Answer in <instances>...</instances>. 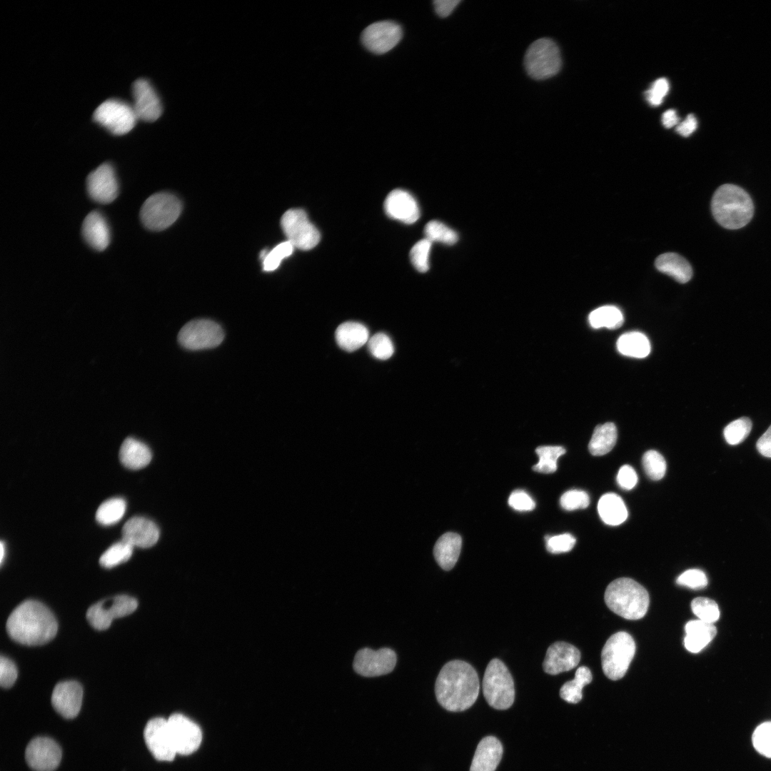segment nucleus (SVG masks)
<instances>
[{
	"label": "nucleus",
	"instance_id": "nucleus-1",
	"mask_svg": "<svg viewBox=\"0 0 771 771\" xmlns=\"http://www.w3.org/2000/svg\"><path fill=\"white\" fill-rule=\"evenodd\" d=\"M479 679L475 669L462 660L447 662L436 679L435 692L445 710L460 712L470 707L478 698Z\"/></svg>",
	"mask_w": 771,
	"mask_h": 771
},
{
	"label": "nucleus",
	"instance_id": "nucleus-2",
	"mask_svg": "<svg viewBox=\"0 0 771 771\" xmlns=\"http://www.w3.org/2000/svg\"><path fill=\"white\" fill-rule=\"evenodd\" d=\"M6 630L9 636L20 644L41 645L55 637L58 625L44 605L30 600L21 603L10 614Z\"/></svg>",
	"mask_w": 771,
	"mask_h": 771
},
{
	"label": "nucleus",
	"instance_id": "nucleus-3",
	"mask_svg": "<svg viewBox=\"0 0 771 771\" xmlns=\"http://www.w3.org/2000/svg\"><path fill=\"white\" fill-rule=\"evenodd\" d=\"M711 210L716 221L727 229H738L752 219L754 206L750 195L734 184L720 186L714 193Z\"/></svg>",
	"mask_w": 771,
	"mask_h": 771
},
{
	"label": "nucleus",
	"instance_id": "nucleus-4",
	"mask_svg": "<svg viewBox=\"0 0 771 771\" xmlns=\"http://www.w3.org/2000/svg\"><path fill=\"white\" fill-rule=\"evenodd\" d=\"M604 599L610 610L628 620L643 618L650 603L646 589L628 578H620L611 582L605 590Z\"/></svg>",
	"mask_w": 771,
	"mask_h": 771
},
{
	"label": "nucleus",
	"instance_id": "nucleus-5",
	"mask_svg": "<svg viewBox=\"0 0 771 771\" xmlns=\"http://www.w3.org/2000/svg\"><path fill=\"white\" fill-rule=\"evenodd\" d=\"M524 66L528 76L533 79L545 80L554 76L562 66L558 46L550 38L535 40L525 52Z\"/></svg>",
	"mask_w": 771,
	"mask_h": 771
},
{
	"label": "nucleus",
	"instance_id": "nucleus-6",
	"mask_svg": "<svg viewBox=\"0 0 771 771\" xmlns=\"http://www.w3.org/2000/svg\"><path fill=\"white\" fill-rule=\"evenodd\" d=\"M483 692L487 702L495 709L506 710L513 703L515 688L513 677L505 665L493 659L483 679Z\"/></svg>",
	"mask_w": 771,
	"mask_h": 771
},
{
	"label": "nucleus",
	"instance_id": "nucleus-7",
	"mask_svg": "<svg viewBox=\"0 0 771 771\" xmlns=\"http://www.w3.org/2000/svg\"><path fill=\"white\" fill-rule=\"evenodd\" d=\"M635 653V643L629 633L620 631L611 635L601 652L602 668L605 676L612 680L624 677Z\"/></svg>",
	"mask_w": 771,
	"mask_h": 771
},
{
	"label": "nucleus",
	"instance_id": "nucleus-8",
	"mask_svg": "<svg viewBox=\"0 0 771 771\" xmlns=\"http://www.w3.org/2000/svg\"><path fill=\"white\" fill-rule=\"evenodd\" d=\"M182 209L180 200L173 194L159 192L149 196L140 210V218L148 229L164 230L173 224Z\"/></svg>",
	"mask_w": 771,
	"mask_h": 771
},
{
	"label": "nucleus",
	"instance_id": "nucleus-9",
	"mask_svg": "<svg viewBox=\"0 0 771 771\" xmlns=\"http://www.w3.org/2000/svg\"><path fill=\"white\" fill-rule=\"evenodd\" d=\"M281 226L287 241L301 250H310L319 242L318 230L309 221L306 213L299 208L286 211L281 217Z\"/></svg>",
	"mask_w": 771,
	"mask_h": 771
},
{
	"label": "nucleus",
	"instance_id": "nucleus-10",
	"mask_svg": "<svg viewBox=\"0 0 771 771\" xmlns=\"http://www.w3.org/2000/svg\"><path fill=\"white\" fill-rule=\"evenodd\" d=\"M224 333L221 327L208 319L193 320L186 323L178 335L179 343L186 349L212 348L221 343Z\"/></svg>",
	"mask_w": 771,
	"mask_h": 771
},
{
	"label": "nucleus",
	"instance_id": "nucleus-11",
	"mask_svg": "<svg viewBox=\"0 0 771 771\" xmlns=\"http://www.w3.org/2000/svg\"><path fill=\"white\" fill-rule=\"evenodd\" d=\"M94 119L115 135L129 132L138 119L133 106L118 99H108L94 113Z\"/></svg>",
	"mask_w": 771,
	"mask_h": 771
},
{
	"label": "nucleus",
	"instance_id": "nucleus-12",
	"mask_svg": "<svg viewBox=\"0 0 771 771\" xmlns=\"http://www.w3.org/2000/svg\"><path fill=\"white\" fill-rule=\"evenodd\" d=\"M138 606L136 600L121 595L101 600L87 610L86 618L91 625L99 630L109 628L114 619L132 613Z\"/></svg>",
	"mask_w": 771,
	"mask_h": 771
},
{
	"label": "nucleus",
	"instance_id": "nucleus-13",
	"mask_svg": "<svg viewBox=\"0 0 771 771\" xmlns=\"http://www.w3.org/2000/svg\"><path fill=\"white\" fill-rule=\"evenodd\" d=\"M403 36L401 26L393 21L371 24L361 34L363 45L371 52L383 54L393 49Z\"/></svg>",
	"mask_w": 771,
	"mask_h": 771
},
{
	"label": "nucleus",
	"instance_id": "nucleus-14",
	"mask_svg": "<svg viewBox=\"0 0 771 771\" xmlns=\"http://www.w3.org/2000/svg\"><path fill=\"white\" fill-rule=\"evenodd\" d=\"M395 652L388 647L378 650L365 647L357 652L353 661V669L364 677H376L392 672L395 666Z\"/></svg>",
	"mask_w": 771,
	"mask_h": 771
},
{
	"label": "nucleus",
	"instance_id": "nucleus-15",
	"mask_svg": "<svg viewBox=\"0 0 771 771\" xmlns=\"http://www.w3.org/2000/svg\"><path fill=\"white\" fill-rule=\"evenodd\" d=\"M167 722L177 754L189 755L199 747L202 732L195 722L179 713L171 715Z\"/></svg>",
	"mask_w": 771,
	"mask_h": 771
},
{
	"label": "nucleus",
	"instance_id": "nucleus-16",
	"mask_svg": "<svg viewBox=\"0 0 771 771\" xmlns=\"http://www.w3.org/2000/svg\"><path fill=\"white\" fill-rule=\"evenodd\" d=\"M143 736L148 749L158 760L171 761L177 754L170 734L167 720L151 719L146 725Z\"/></svg>",
	"mask_w": 771,
	"mask_h": 771
},
{
	"label": "nucleus",
	"instance_id": "nucleus-17",
	"mask_svg": "<svg viewBox=\"0 0 771 771\" xmlns=\"http://www.w3.org/2000/svg\"><path fill=\"white\" fill-rule=\"evenodd\" d=\"M28 765L36 771H54L61 760L59 745L52 739L37 737L31 740L25 751Z\"/></svg>",
	"mask_w": 771,
	"mask_h": 771
},
{
	"label": "nucleus",
	"instance_id": "nucleus-18",
	"mask_svg": "<svg viewBox=\"0 0 771 771\" xmlns=\"http://www.w3.org/2000/svg\"><path fill=\"white\" fill-rule=\"evenodd\" d=\"M89 196L95 201L108 204L119 195V183L111 164L104 163L91 171L86 178Z\"/></svg>",
	"mask_w": 771,
	"mask_h": 771
},
{
	"label": "nucleus",
	"instance_id": "nucleus-19",
	"mask_svg": "<svg viewBox=\"0 0 771 771\" xmlns=\"http://www.w3.org/2000/svg\"><path fill=\"white\" fill-rule=\"evenodd\" d=\"M134 103L133 108L138 119L151 122L162 114V105L156 90L145 79L136 80L132 86Z\"/></svg>",
	"mask_w": 771,
	"mask_h": 771
},
{
	"label": "nucleus",
	"instance_id": "nucleus-20",
	"mask_svg": "<svg viewBox=\"0 0 771 771\" xmlns=\"http://www.w3.org/2000/svg\"><path fill=\"white\" fill-rule=\"evenodd\" d=\"M83 698V689L76 681L58 683L52 692L51 704L61 716L67 719L75 717L79 712Z\"/></svg>",
	"mask_w": 771,
	"mask_h": 771
},
{
	"label": "nucleus",
	"instance_id": "nucleus-21",
	"mask_svg": "<svg viewBox=\"0 0 771 771\" xmlns=\"http://www.w3.org/2000/svg\"><path fill=\"white\" fill-rule=\"evenodd\" d=\"M580 660L579 650L565 642H556L547 650L543 661V670L550 675H557L575 667Z\"/></svg>",
	"mask_w": 771,
	"mask_h": 771
},
{
	"label": "nucleus",
	"instance_id": "nucleus-22",
	"mask_svg": "<svg viewBox=\"0 0 771 771\" xmlns=\"http://www.w3.org/2000/svg\"><path fill=\"white\" fill-rule=\"evenodd\" d=\"M159 538V529L151 520L136 516L130 518L122 528V540L132 546L147 548L154 545Z\"/></svg>",
	"mask_w": 771,
	"mask_h": 771
},
{
	"label": "nucleus",
	"instance_id": "nucleus-23",
	"mask_svg": "<svg viewBox=\"0 0 771 771\" xmlns=\"http://www.w3.org/2000/svg\"><path fill=\"white\" fill-rule=\"evenodd\" d=\"M384 210L389 217L405 223H413L420 217L415 199L401 189H395L388 193L384 201Z\"/></svg>",
	"mask_w": 771,
	"mask_h": 771
},
{
	"label": "nucleus",
	"instance_id": "nucleus-24",
	"mask_svg": "<svg viewBox=\"0 0 771 771\" xmlns=\"http://www.w3.org/2000/svg\"><path fill=\"white\" fill-rule=\"evenodd\" d=\"M82 235L94 249L102 251L110 243V229L104 216L99 211L90 212L82 223Z\"/></svg>",
	"mask_w": 771,
	"mask_h": 771
},
{
	"label": "nucleus",
	"instance_id": "nucleus-25",
	"mask_svg": "<svg viewBox=\"0 0 771 771\" xmlns=\"http://www.w3.org/2000/svg\"><path fill=\"white\" fill-rule=\"evenodd\" d=\"M503 746L493 736H487L478 743L470 771H495L502 755Z\"/></svg>",
	"mask_w": 771,
	"mask_h": 771
},
{
	"label": "nucleus",
	"instance_id": "nucleus-26",
	"mask_svg": "<svg viewBox=\"0 0 771 771\" xmlns=\"http://www.w3.org/2000/svg\"><path fill=\"white\" fill-rule=\"evenodd\" d=\"M684 645L690 652L697 653L715 637L717 629L713 623L700 620H690L685 626Z\"/></svg>",
	"mask_w": 771,
	"mask_h": 771
},
{
	"label": "nucleus",
	"instance_id": "nucleus-27",
	"mask_svg": "<svg viewBox=\"0 0 771 771\" xmlns=\"http://www.w3.org/2000/svg\"><path fill=\"white\" fill-rule=\"evenodd\" d=\"M462 546L460 536L455 533H446L437 540L433 555L438 564L445 570L452 569L459 558Z\"/></svg>",
	"mask_w": 771,
	"mask_h": 771
},
{
	"label": "nucleus",
	"instance_id": "nucleus-28",
	"mask_svg": "<svg viewBox=\"0 0 771 771\" xmlns=\"http://www.w3.org/2000/svg\"><path fill=\"white\" fill-rule=\"evenodd\" d=\"M335 336L341 348L352 352L368 343L369 332L364 325L358 322L348 321L337 328Z\"/></svg>",
	"mask_w": 771,
	"mask_h": 771
},
{
	"label": "nucleus",
	"instance_id": "nucleus-29",
	"mask_svg": "<svg viewBox=\"0 0 771 771\" xmlns=\"http://www.w3.org/2000/svg\"><path fill=\"white\" fill-rule=\"evenodd\" d=\"M656 268L665 273L677 282L685 283L692 276V269L689 262L675 253H665L660 255L655 260Z\"/></svg>",
	"mask_w": 771,
	"mask_h": 771
},
{
	"label": "nucleus",
	"instance_id": "nucleus-30",
	"mask_svg": "<svg viewBox=\"0 0 771 771\" xmlns=\"http://www.w3.org/2000/svg\"><path fill=\"white\" fill-rule=\"evenodd\" d=\"M151 458L148 446L133 438L125 439L120 448L119 459L125 467L130 469L136 470L146 466Z\"/></svg>",
	"mask_w": 771,
	"mask_h": 771
},
{
	"label": "nucleus",
	"instance_id": "nucleus-31",
	"mask_svg": "<svg viewBox=\"0 0 771 771\" xmlns=\"http://www.w3.org/2000/svg\"><path fill=\"white\" fill-rule=\"evenodd\" d=\"M598 510L602 520L609 525H618L628 518L627 508L623 499L613 493H605L600 498Z\"/></svg>",
	"mask_w": 771,
	"mask_h": 771
},
{
	"label": "nucleus",
	"instance_id": "nucleus-32",
	"mask_svg": "<svg viewBox=\"0 0 771 771\" xmlns=\"http://www.w3.org/2000/svg\"><path fill=\"white\" fill-rule=\"evenodd\" d=\"M617 440V428L613 423H605L595 427L588 448L593 455H603L610 452Z\"/></svg>",
	"mask_w": 771,
	"mask_h": 771
},
{
	"label": "nucleus",
	"instance_id": "nucleus-33",
	"mask_svg": "<svg viewBox=\"0 0 771 771\" xmlns=\"http://www.w3.org/2000/svg\"><path fill=\"white\" fill-rule=\"evenodd\" d=\"M617 348L623 355L642 358L650 353V344L643 333L632 331L620 336L617 341Z\"/></svg>",
	"mask_w": 771,
	"mask_h": 771
},
{
	"label": "nucleus",
	"instance_id": "nucleus-34",
	"mask_svg": "<svg viewBox=\"0 0 771 771\" xmlns=\"http://www.w3.org/2000/svg\"><path fill=\"white\" fill-rule=\"evenodd\" d=\"M593 679L590 669L585 666L577 669L573 680L566 682L560 690L562 699L570 703H577L583 697V688Z\"/></svg>",
	"mask_w": 771,
	"mask_h": 771
},
{
	"label": "nucleus",
	"instance_id": "nucleus-35",
	"mask_svg": "<svg viewBox=\"0 0 771 771\" xmlns=\"http://www.w3.org/2000/svg\"><path fill=\"white\" fill-rule=\"evenodd\" d=\"M590 326L594 328H607L616 329L623 323L622 312L615 306H604L593 311L588 317Z\"/></svg>",
	"mask_w": 771,
	"mask_h": 771
},
{
	"label": "nucleus",
	"instance_id": "nucleus-36",
	"mask_svg": "<svg viewBox=\"0 0 771 771\" xmlns=\"http://www.w3.org/2000/svg\"><path fill=\"white\" fill-rule=\"evenodd\" d=\"M126 503L124 499L114 498L107 500L99 507L96 518L101 525H109L117 523L124 515Z\"/></svg>",
	"mask_w": 771,
	"mask_h": 771
},
{
	"label": "nucleus",
	"instance_id": "nucleus-37",
	"mask_svg": "<svg viewBox=\"0 0 771 771\" xmlns=\"http://www.w3.org/2000/svg\"><path fill=\"white\" fill-rule=\"evenodd\" d=\"M539 461L533 469L538 473H552L557 470V460L565 453L562 446H540L535 450Z\"/></svg>",
	"mask_w": 771,
	"mask_h": 771
},
{
	"label": "nucleus",
	"instance_id": "nucleus-38",
	"mask_svg": "<svg viewBox=\"0 0 771 771\" xmlns=\"http://www.w3.org/2000/svg\"><path fill=\"white\" fill-rule=\"evenodd\" d=\"M133 546L122 540L109 547L101 556V566L110 568L127 561L131 556Z\"/></svg>",
	"mask_w": 771,
	"mask_h": 771
},
{
	"label": "nucleus",
	"instance_id": "nucleus-39",
	"mask_svg": "<svg viewBox=\"0 0 771 771\" xmlns=\"http://www.w3.org/2000/svg\"><path fill=\"white\" fill-rule=\"evenodd\" d=\"M293 248L294 246L292 243L286 241L278 244L268 252L265 251L262 252L261 258H262L263 270L265 271L276 270L283 259L292 254Z\"/></svg>",
	"mask_w": 771,
	"mask_h": 771
},
{
	"label": "nucleus",
	"instance_id": "nucleus-40",
	"mask_svg": "<svg viewBox=\"0 0 771 771\" xmlns=\"http://www.w3.org/2000/svg\"><path fill=\"white\" fill-rule=\"evenodd\" d=\"M424 233L425 238L431 242L435 241L453 245L458 239V234L455 231L438 221H429L425 226Z\"/></svg>",
	"mask_w": 771,
	"mask_h": 771
},
{
	"label": "nucleus",
	"instance_id": "nucleus-41",
	"mask_svg": "<svg viewBox=\"0 0 771 771\" xmlns=\"http://www.w3.org/2000/svg\"><path fill=\"white\" fill-rule=\"evenodd\" d=\"M691 608L699 620L706 623H713L720 618L717 604L707 598L698 597L693 599L691 602Z\"/></svg>",
	"mask_w": 771,
	"mask_h": 771
},
{
	"label": "nucleus",
	"instance_id": "nucleus-42",
	"mask_svg": "<svg viewBox=\"0 0 771 771\" xmlns=\"http://www.w3.org/2000/svg\"><path fill=\"white\" fill-rule=\"evenodd\" d=\"M642 465L647 475L653 480L662 479L666 471V462L656 450H650L642 456Z\"/></svg>",
	"mask_w": 771,
	"mask_h": 771
},
{
	"label": "nucleus",
	"instance_id": "nucleus-43",
	"mask_svg": "<svg viewBox=\"0 0 771 771\" xmlns=\"http://www.w3.org/2000/svg\"><path fill=\"white\" fill-rule=\"evenodd\" d=\"M752 421L747 417H741L728 424L724 430V436L730 445L742 442L750 434Z\"/></svg>",
	"mask_w": 771,
	"mask_h": 771
},
{
	"label": "nucleus",
	"instance_id": "nucleus-44",
	"mask_svg": "<svg viewBox=\"0 0 771 771\" xmlns=\"http://www.w3.org/2000/svg\"><path fill=\"white\" fill-rule=\"evenodd\" d=\"M367 343L370 353L377 359L387 360L393 354V343L383 333H376L369 338Z\"/></svg>",
	"mask_w": 771,
	"mask_h": 771
},
{
	"label": "nucleus",
	"instance_id": "nucleus-45",
	"mask_svg": "<svg viewBox=\"0 0 771 771\" xmlns=\"http://www.w3.org/2000/svg\"><path fill=\"white\" fill-rule=\"evenodd\" d=\"M752 742L757 752L771 758V721L762 722L755 728Z\"/></svg>",
	"mask_w": 771,
	"mask_h": 771
},
{
	"label": "nucleus",
	"instance_id": "nucleus-46",
	"mask_svg": "<svg viewBox=\"0 0 771 771\" xmlns=\"http://www.w3.org/2000/svg\"><path fill=\"white\" fill-rule=\"evenodd\" d=\"M431 243L427 238L421 239L410 250V261L415 268L420 273H425L429 268L428 258Z\"/></svg>",
	"mask_w": 771,
	"mask_h": 771
},
{
	"label": "nucleus",
	"instance_id": "nucleus-47",
	"mask_svg": "<svg viewBox=\"0 0 771 771\" xmlns=\"http://www.w3.org/2000/svg\"><path fill=\"white\" fill-rule=\"evenodd\" d=\"M560 503L563 509L574 510L587 508L590 503V498L584 490H570L562 495Z\"/></svg>",
	"mask_w": 771,
	"mask_h": 771
},
{
	"label": "nucleus",
	"instance_id": "nucleus-48",
	"mask_svg": "<svg viewBox=\"0 0 771 771\" xmlns=\"http://www.w3.org/2000/svg\"><path fill=\"white\" fill-rule=\"evenodd\" d=\"M575 542L576 539L570 533L545 537L547 550L555 554L569 552L574 547Z\"/></svg>",
	"mask_w": 771,
	"mask_h": 771
},
{
	"label": "nucleus",
	"instance_id": "nucleus-49",
	"mask_svg": "<svg viewBox=\"0 0 771 771\" xmlns=\"http://www.w3.org/2000/svg\"><path fill=\"white\" fill-rule=\"evenodd\" d=\"M676 583L680 585L692 589H701L707 585V578L702 570L690 569L680 575L676 580Z\"/></svg>",
	"mask_w": 771,
	"mask_h": 771
},
{
	"label": "nucleus",
	"instance_id": "nucleus-50",
	"mask_svg": "<svg viewBox=\"0 0 771 771\" xmlns=\"http://www.w3.org/2000/svg\"><path fill=\"white\" fill-rule=\"evenodd\" d=\"M670 89L669 81L665 78L656 79L645 92L647 102L652 106L660 105Z\"/></svg>",
	"mask_w": 771,
	"mask_h": 771
},
{
	"label": "nucleus",
	"instance_id": "nucleus-51",
	"mask_svg": "<svg viewBox=\"0 0 771 771\" xmlns=\"http://www.w3.org/2000/svg\"><path fill=\"white\" fill-rule=\"evenodd\" d=\"M17 678V669L14 663L4 656L0 660V684L4 688L11 687Z\"/></svg>",
	"mask_w": 771,
	"mask_h": 771
},
{
	"label": "nucleus",
	"instance_id": "nucleus-52",
	"mask_svg": "<svg viewBox=\"0 0 771 771\" xmlns=\"http://www.w3.org/2000/svg\"><path fill=\"white\" fill-rule=\"evenodd\" d=\"M508 504L518 511H530L535 507L533 498L526 492L520 490H515L510 494Z\"/></svg>",
	"mask_w": 771,
	"mask_h": 771
},
{
	"label": "nucleus",
	"instance_id": "nucleus-53",
	"mask_svg": "<svg viewBox=\"0 0 771 771\" xmlns=\"http://www.w3.org/2000/svg\"><path fill=\"white\" fill-rule=\"evenodd\" d=\"M617 482L624 490H631L638 483V475L634 468L629 465H623L618 473Z\"/></svg>",
	"mask_w": 771,
	"mask_h": 771
},
{
	"label": "nucleus",
	"instance_id": "nucleus-54",
	"mask_svg": "<svg viewBox=\"0 0 771 771\" xmlns=\"http://www.w3.org/2000/svg\"><path fill=\"white\" fill-rule=\"evenodd\" d=\"M460 1V0H435L433 1L435 11L442 18L447 17Z\"/></svg>",
	"mask_w": 771,
	"mask_h": 771
},
{
	"label": "nucleus",
	"instance_id": "nucleus-55",
	"mask_svg": "<svg viewBox=\"0 0 771 771\" xmlns=\"http://www.w3.org/2000/svg\"><path fill=\"white\" fill-rule=\"evenodd\" d=\"M697 128V121L693 114H689L686 119L676 126V131L684 137L690 136Z\"/></svg>",
	"mask_w": 771,
	"mask_h": 771
},
{
	"label": "nucleus",
	"instance_id": "nucleus-56",
	"mask_svg": "<svg viewBox=\"0 0 771 771\" xmlns=\"http://www.w3.org/2000/svg\"><path fill=\"white\" fill-rule=\"evenodd\" d=\"M756 447L761 455L771 458V425L758 439Z\"/></svg>",
	"mask_w": 771,
	"mask_h": 771
},
{
	"label": "nucleus",
	"instance_id": "nucleus-57",
	"mask_svg": "<svg viewBox=\"0 0 771 771\" xmlns=\"http://www.w3.org/2000/svg\"><path fill=\"white\" fill-rule=\"evenodd\" d=\"M662 123L667 128L677 126L680 123V119L675 110L669 109L665 111L662 116Z\"/></svg>",
	"mask_w": 771,
	"mask_h": 771
},
{
	"label": "nucleus",
	"instance_id": "nucleus-58",
	"mask_svg": "<svg viewBox=\"0 0 771 771\" xmlns=\"http://www.w3.org/2000/svg\"><path fill=\"white\" fill-rule=\"evenodd\" d=\"M4 546L3 542H1V560H0L1 563H2V561L4 560Z\"/></svg>",
	"mask_w": 771,
	"mask_h": 771
}]
</instances>
